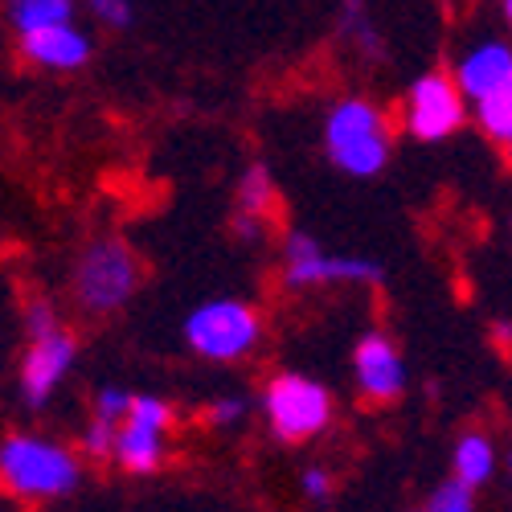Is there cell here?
<instances>
[{
	"label": "cell",
	"instance_id": "obj_1",
	"mask_svg": "<svg viewBox=\"0 0 512 512\" xmlns=\"http://www.w3.org/2000/svg\"><path fill=\"white\" fill-rule=\"evenodd\" d=\"M78 455L41 435H9L0 443V484L21 500H58L78 488Z\"/></svg>",
	"mask_w": 512,
	"mask_h": 512
},
{
	"label": "cell",
	"instance_id": "obj_2",
	"mask_svg": "<svg viewBox=\"0 0 512 512\" xmlns=\"http://www.w3.org/2000/svg\"><path fill=\"white\" fill-rule=\"evenodd\" d=\"M324 152L349 177H377L390 160V123L369 99H340L324 119Z\"/></svg>",
	"mask_w": 512,
	"mask_h": 512
},
{
	"label": "cell",
	"instance_id": "obj_3",
	"mask_svg": "<svg viewBox=\"0 0 512 512\" xmlns=\"http://www.w3.org/2000/svg\"><path fill=\"white\" fill-rule=\"evenodd\" d=\"M29 349L21 357V398L41 410L54 394L58 386L66 381V373L74 369L78 361V340L58 324V316L50 312V304H33L29 316Z\"/></svg>",
	"mask_w": 512,
	"mask_h": 512
},
{
	"label": "cell",
	"instance_id": "obj_4",
	"mask_svg": "<svg viewBox=\"0 0 512 512\" xmlns=\"http://www.w3.org/2000/svg\"><path fill=\"white\" fill-rule=\"evenodd\" d=\"M136 283H140L136 254L119 238H95L74 267V300L87 312L103 316L132 300Z\"/></svg>",
	"mask_w": 512,
	"mask_h": 512
},
{
	"label": "cell",
	"instance_id": "obj_5",
	"mask_svg": "<svg viewBox=\"0 0 512 512\" xmlns=\"http://www.w3.org/2000/svg\"><path fill=\"white\" fill-rule=\"evenodd\" d=\"M259 336H263V320L242 300H209V304L193 308L185 320L189 349L205 361H218V365L246 357L259 345Z\"/></svg>",
	"mask_w": 512,
	"mask_h": 512
},
{
	"label": "cell",
	"instance_id": "obj_6",
	"mask_svg": "<svg viewBox=\"0 0 512 512\" xmlns=\"http://www.w3.org/2000/svg\"><path fill=\"white\" fill-rule=\"evenodd\" d=\"M263 410L271 431L283 443H304V439H316L332 422V394L304 373H279L271 377V386L263 394Z\"/></svg>",
	"mask_w": 512,
	"mask_h": 512
},
{
	"label": "cell",
	"instance_id": "obj_7",
	"mask_svg": "<svg viewBox=\"0 0 512 512\" xmlns=\"http://www.w3.org/2000/svg\"><path fill=\"white\" fill-rule=\"evenodd\" d=\"M283 279L291 287H328V283H377L381 263L357 254H328L312 234H287L283 242Z\"/></svg>",
	"mask_w": 512,
	"mask_h": 512
},
{
	"label": "cell",
	"instance_id": "obj_8",
	"mask_svg": "<svg viewBox=\"0 0 512 512\" xmlns=\"http://www.w3.org/2000/svg\"><path fill=\"white\" fill-rule=\"evenodd\" d=\"M467 95L459 91V82L443 70L422 74L410 95H406V132L422 144H439L447 136H455L463 119H467Z\"/></svg>",
	"mask_w": 512,
	"mask_h": 512
},
{
	"label": "cell",
	"instance_id": "obj_9",
	"mask_svg": "<svg viewBox=\"0 0 512 512\" xmlns=\"http://www.w3.org/2000/svg\"><path fill=\"white\" fill-rule=\"evenodd\" d=\"M173 422V406L152 394H136L132 410L119 422L115 435V463L132 476H152L164 459V435Z\"/></svg>",
	"mask_w": 512,
	"mask_h": 512
},
{
	"label": "cell",
	"instance_id": "obj_10",
	"mask_svg": "<svg viewBox=\"0 0 512 512\" xmlns=\"http://www.w3.org/2000/svg\"><path fill=\"white\" fill-rule=\"evenodd\" d=\"M353 377L369 402H394L406 386V365H402V353L394 349V340L381 332L361 336V345L353 353Z\"/></svg>",
	"mask_w": 512,
	"mask_h": 512
},
{
	"label": "cell",
	"instance_id": "obj_11",
	"mask_svg": "<svg viewBox=\"0 0 512 512\" xmlns=\"http://www.w3.org/2000/svg\"><path fill=\"white\" fill-rule=\"evenodd\" d=\"M21 50L37 66L70 74V70H82L91 62V37L82 33L74 21H62V25H46V29L21 33Z\"/></svg>",
	"mask_w": 512,
	"mask_h": 512
},
{
	"label": "cell",
	"instance_id": "obj_12",
	"mask_svg": "<svg viewBox=\"0 0 512 512\" xmlns=\"http://www.w3.org/2000/svg\"><path fill=\"white\" fill-rule=\"evenodd\" d=\"M504 78H512V50L500 46V41H484V46H476L472 54H467L459 66H455V82L459 91L467 99H484L492 95Z\"/></svg>",
	"mask_w": 512,
	"mask_h": 512
},
{
	"label": "cell",
	"instance_id": "obj_13",
	"mask_svg": "<svg viewBox=\"0 0 512 512\" xmlns=\"http://www.w3.org/2000/svg\"><path fill=\"white\" fill-rule=\"evenodd\" d=\"M451 467H455V480H463L467 488L488 484L492 472H496V447H492V439L480 435V431H467V435L455 443Z\"/></svg>",
	"mask_w": 512,
	"mask_h": 512
},
{
	"label": "cell",
	"instance_id": "obj_14",
	"mask_svg": "<svg viewBox=\"0 0 512 512\" xmlns=\"http://www.w3.org/2000/svg\"><path fill=\"white\" fill-rule=\"evenodd\" d=\"M78 0H9V21L17 33H33L46 25L74 21Z\"/></svg>",
	"mask_w": 512,
	"mask_h": 512
},
{
	"label": "cell",
	"instance_id": "obj_15",
	"mask_svg": "<svg viewBox=\"0 0 512 512\" xmlns=\"http://www.w3.org/2000/svg\"><path fill=\"white\" fill-rule=\"evenodd\" d=\"M476 119L492 140H500V144L508 140V132H512V78H504L492 95L476 99Z\"/></svg>",
	"mask_w": 512,
	"mask_h": 512
},
{
	"label": "cell",
	"instance_id": "obj_16",
	"mask_svg": "<svg viewBox=\"0 0 512 512\" xmlns=\"http://www.w3.org/2000/svg\"><path fill=\"white\" fill-rule=\"evenodd\" d=\"M271 197H275L271 193V173L263 164H250L242 185H238V209L242 213H259V218H263V213L271 209Z\"/></svg>",
	"mask_w": 512,
	"mask_h": 512
},
{
	"label": "cell",
	"instance_id": "obj_17",
	"mask_svg": "<svg viewBox=\"0 0 512 512\" xmlns=\"http://www.w3.org/2000/svg\"><path fill=\"white\" fill-rule=\"evenodd\" d=\"M115 435H119V422L91 418L87 431H82V451H87L91 459H107V455H115Z\"/></svg>",
	"mask_w": 512,
	"mask_h": 512
},
{
	"label": "cell",
	"instance_id": "obj_18",
	"mask_svg": "<svg viewBox=\"0 0 512 512\" xmlns=\"http://www.w3.org/2000/svg\"><path fill=\"white\" fill-rule=\"evenodd\" d=\"M472 492L476 488H467L463 480H447L443 488H435L431 504H426V512H476L472 508Z\"/></svg>",
	"mask_w": 512,
	"mask_h": 512
},
{
	"label": "cell",
	"instance_id": "obj_19",
	"mask_svg": "<svg viewBox=\"0 0 512 512\" xmlns=\"http://www.w3.org/2000/svg\"><path fill=\"white\" fill-rule=\"evenodd\" d=\"M136 394L132 390H123V386H103L95 394V418H107V422H123L127 410H132Z\"/></svg>",
	"mask_w": 512,
	"mask_h": 512
},
{
	"label": "cell",
	"instance_id": "obj_20",
	"mask_svg": "<svg viewBox=\"0 0 512 512\" xmlns=\"http://www.w3.org/2000/svg\"><path fill=\"white\" fill-rule=\"evenodd\" d=\"M87 9L103 21V25H111V29H127L132 25V0H87Z\"/></svg>",
	"mask_w": 512,
	"mask_h": 512
},
{
	"label": "cell",
	"instance_id": "obj_21",
	"mask_svg": "<svg viewBox=\"0 0 512 512\" xmlns=\"http://www.w3.org/2000/svg\"><path fill=\"white\" fill-rule=\"evenodd\" d=\"M242 414H246V402L242 398H218L209 406V422L213 426H234V422H242Z\"/></svg>",
	"mask_w": 512,
	"mask_h": 512
},
{
	"label": "cell",
	"instance_id": "obj_22",
	"mask_svg": "<svg viewBox=\"0 0 512 512\" xmlns=\"http://www.w3.org/2000/svg\"><path fill=\"white\" fill-rule=\"evenodd\" d=\"M300 488H304L308 500H324L332 492V476L324 472V467H308V472L300 476Z\"/></svg>",
	"mask_w": 512,
	"mask_h": 512
},
{
	"label": "cell",
	"instance_id": "obj_23",
	"mask_svg": "<svg viewBox=\"0 0 512 512\" xmlns=\"http://www.w3.org/2000/svg\"><path fill=\"white\" fill-rule=\"evenodd\" d=\"M234 234L242 242H254V238L263 234V218H259V213H238V218H234Z\"/></svg>",
	"mask_w": 512,
	"mask_h": 512
},
{
	"label": "cell",
	"instance_id": "obj_24",
	"mask_svg": "<svg viewBox=\"0 0 512 512\" xmlns=\"http://www.w3.org/2000/svg\"><path fill=\"white\" fill-rule=\"evenodd\" d=\"M504 21L512 25V0H504Z\"/></svg>",
	"mask_w": 512,
	"mask_h": 512
},
{
	"label": "cell",
	"instance_id": "obj_25",
	"mask_svg": "<svg viewBox=\"0 0 512 512\" xmlns=\"http://www.w3.org/2000/svg\"><path fill=\"white\" fill-rule=\"evenodd\" d=\"M504 148H508V152H512V132H508V140H504Z\"/></svg>",
	"mask_w": 512,
	"mask_h": 512
}]
</instances>
